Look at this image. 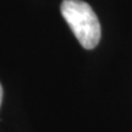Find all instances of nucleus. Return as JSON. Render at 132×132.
<instances>
[{
	"instance_id": "f257e3e1",
	"label": "nucleus",
	"mask_w": 132,
	"mask_h": 132,
	"mask_svg": "<svg viewBox=\"0 0 132 132\" xmlns=\"http://www.w3.org/2000/svg\"><path fill=\"white\" fill-rule=\"evenodd\" d=\"M61 14L82 47H97L100 40V23L89 5L82 0H64Z\"/></svg>"
},
{
	"instance_id": "f03ea898",
	"label": "nucleus",
	"mask_w": 132,
	"mask_h": 132,
	"mask_svg": "<svg viewBox=\"0 0 132 132\" xmlns=\"http://www.w3.org/2000/svg\"><path fill=\"white\" fill-rule=\"evenodd\" d=\"M1 100H3V87L0 85V105H1Z\"/></svg>"
}]
</instances>
